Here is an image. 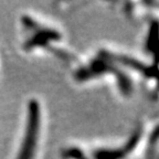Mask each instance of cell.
I'll return each instance as SVG.
<instances>
[{"mask_svg": "<svg viewBox=\"0 0 159 159\" xmlns=\"http://www.w3.org/2000/svg\"><path fill=\"white\" fill-rule=\"evenodd\" d=\"M41 132V107L37 99H31L28 104L27 120L16 159H34Z\"/></svg>", "mask_w": 159, "mask_h": 159, "instance_id": "cell-1", "label": "cell"}, {"mask_svg": "<svg viewBox=\"0 0 159 159\" xmlns=\"http://www.w3.org/2000/svg\"><path fill=\"white\" fill-rule=\"evenodd\" d=\"M25 21V27L28 29L32 30V35L25 42V50H32L35 48H44L49 44V42L53 41H59L61 39V34L57 30L51 29V28H45L38 25L35 21H33L30 17L23 18Z\"/></svg>", "mask_w": 159, "mask_h": 159, "instance_id": "cell-2", "label": "cell"}, {"mask_svg": "<svg viewBox=\"0 0 159 159\" xmlns=\"http://www.w3.org/2000/svg\"><path fill=\"white\" fill-rule=\"evenodd\" d=\"M142 136L140 130L135 132L134 135L126 142V144L117 148H105L94 152L93 159H124L135 149Z\"/></svg>", "mask_w": 159, "mask_h": 159, "instance_id": "cell-3", "label": "cell"}]
</instances>
